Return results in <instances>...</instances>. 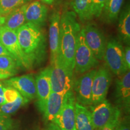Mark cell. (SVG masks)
I'll return each mask as SVG.
<instances>
[{
    "mask_svg": "<svg viewBox=\"0 0 130 130\" xmlns=\"http://www.w3.org/2000/svg\"><path fill=\"white\" fill-rule=\"evenodd\" d=\"M6 101L5 100V98L3 96H0V105L6 103Z\"/></svg>",
    "mask_w": 130,
    "mask_h": 130,
    "instance_id": "obj_36",
    "label": "cell"
},
{
    "mask_svg": "<svg viewBox=\"0 0 130 130\" xmlns=\"http://www.w3.org/2000/svg\"><path fill=\"white\" fill-rule=\"evenodd\" d=\"M48 15V8L39 1H35L27 4L25 11L27 23L42 27L46 22Z\"/></svg>",
    "mask_w": 130,
    "mask_h": 130,
    "instance_id": "obj_15",
    "label": "cell"
},
{
    "mask_svg": "<svg viewBox=\"0 0 130 130\" xmlns=\"http://www.w3.org/2000/svg\"><path fill=\"white\" fill-rule=\"evenodd\" d=\"M74 63V71L79 74L88 72L99 64V60L95 58L86 44L83 28L78 35Z\"/></svg>",
    "mask_w": 130,
    "mask_h": 130,
    "instance_id": "obj_6",
    "label": "cell"
},
{
    "mask_svg": "<svg viewBox=\"0 0 130 130\" xmlns=\"http://www.w3.org/2000/svg\"><path fill=\"white\" fill-rule=\"evenodd\" d=\"M27 4L28 3L13 10L5 16V22L3 26L10 30L16 31L27 23L25 20V11Z\"/></svg>",
    "mask_w": 130,
    "mask_h": 130,
    "instance_id": "obj_19",
    "label": "cell"
},
{
    "mask_svg": "<svg viewBox=\"0 0 130 130\" xmlns=\"http://www.w3.org/2000/svg\"><path fill=\"white\" fill-rule=\"evenodd\" d=\"M103 58L110 71L117 76L120 77L129 71L125 64L122 45L116 39L107 42Z\"/></svg>",
    "mask_w": 130,
    "mask_h": 130,
    "instance_id": "obj_7",
    "label": "cell"
},
{
    "mask_svg": "<svg viewBox=\"0 0 130 130\" xmlns=\"http://www.w3.org/2000/svg\"><path fill=\"white\" fill-rule=\"evenodd\" d=\"M4 55H6V56H11L9 52L7 51V50H6V48H5V47L3 46L2 44H1V45H0V56H4Z\"/></svg>",
    "mask_w": 130,
    "mask_h": 130,
    "instance_id": "obj_32",
    "label": "cell"
},
{
    "mask_svg": "<svg viewBox=\"0 0 130 130\" xmlns=\"http://www.w3.org/2000/svg\"><path fill=\"white\" fill-rule=\"evenodd\" d=\"M64 95L61 93L51 92L49 96L42 113L45 119L47 122H53L54 119L60 111L63 104Z\"/></svg>",
    "mask_w": 130,
    "mask_h": 130,
    "instance_id": "obj_17",
    "label": "cell"
},
{
    "mask_svg": "<svg viewBox=\"0 0 130 130\" xmlns=\"http://www.w3.org/2000/svg\"><path fill=\"white\" fill-rule=\"evenodd\" d=\"M110 1V0H106V3H105V4H106L107 3H108V1Z\"/></svg>",
    "mask_w": 130,
    "mask_h": 130,
    "instance_id": "obj_37",
    "label": "cell"
},
{
    "mask_svg": "<svg viewBox=\"0 0 130 130\" xmlns=\"http://www.w3.org/2000/svg\"><path fill=\"white\" fill-rule=\"evenodd\" d=\"M73 73L74 71L68 67L59 55L51 62V92L65 95L72 90L74 83Z\"/></svg>",
    "mask_w": 130,
    "mask_h": 130,
    "instance_id": "obj_4",
    "label": "cell"
},
{
    "mask_svg": "<svg viewBox=\"0 0 130 130\" xmlns=\"http://www.w3.org/2000/svg\"><path fill=\"white\" fill-rule=\"evenodd\" d=\"M0 41L10 54L21 68L30 69L33 66L32 61L22 51L18 40L16 31L10 30L4 26L0 28Z\"/></svg>",
    "mask_w": 130,
    "mask_h": 130,
    "instance_id": "obj_5",
    "label": "cell"
},
{
    "mask_svg": "<svg viewBox=\"0 0 130 130\" xmlns=\"http://www.w3.org/2000/svg\"><path fill=\"white\" fill-rule=\"evenodd\" d=\"M40 1H42V2L44 3H46V4H51L53 3V1H54V0H40Z\"/></svg>",
    "mask_w": 130,
    "mask_h": 130,
    "instance_id": "obj_35",
    "label": "cell"
},
{
    "mask_svg": "<svg viewBox=\"0 0 130 130\" xmlns=\"http://www.w3.org/2000/svg\"><path fill=\"white\" fill-rule=\"evenodd\" d=\"M13 121L10 117L0 122V130H10L12 128Z\"/></svg>",
    "mask_w": 130,
    "mask_h": 130,
    "instance_id": "obj_29",
    "label": "cell"
},
{
    "mask_svg": "<svg viewBox=\"0 0 130 130\" xmlns=\"http://www.w3.org/2000/svg\"><path fill=\"white\" fill-rule=\"evenodd\" d=\"M3 83L7 87L14 89L22 96L29 101L36 98L35 78L32 74L10 78L3 81Z\"/></svg>",
    "mask_w": 130,
    "mask_h": 130,
    "instance_id": "obj_12",
    "label": "cell"
},
{
    "mask_svg": "<svg viewBox=\"0 0 130 130\" xmlns=\"http://www.w3.org/2000/svg\"><path fill=\"white\" fill-rule=\"evenodd\" d=\"M96 69H92L84 73L81 77L74 81L73 89L77 102L84 106H90L92 104V83Z\"/></svg>",
    "mask_w": 130,
    "mask_h": 130,
    "instance_id": "obj_11",
    "label": "cell"
},
{
    "mask_svg": "<svg viewBox=\"0 0 130 130\" xmlns=\"http://www.w3.org/2000/svg\"><path fill=\"white\" fill-rule=\"evenodd\" d=\"M60 14L54 11L50 17L49 27V45L51 51V62L60 55Z\"/></svg>",
    "mask_w": 130,
    "mask_h": 130,
    "instance_id": "obj_14",
    "label": "cell"
},
{
    "mask_svg": "<svg viewBox=\"0 0 130 130\" xmlns=\"http://www.w3.org/2000/svg\"><path fill=\"white\" fill-rule=\"evenodd\" d=\"M29 101L28 100L19 94L14 101L6 102L0 105V115L10 116V115L16 113L19 108L27 104Z\"/></svg>",
    "mask_w": 130,
    "mask_h": 130,
    "instance_id": "obj_24",
    "label": "cell"
},
{
    "mask_svg": "<svg viewBox=\"0 0 130 130\" xmlns=\"http://www.w3.org/2000/svg\"><path fill=\"white\" fill-rule=\"evenodd\" d=\"M4 22H5V16L0 15V28H1V27H3V26L4 25Z\"/></svg>",
    "mask_w": 130,
    "mask_h": 130,
    "instance_id": "obj_34",
    "label": "cell"
},
{
    "mask_svg": "<svg viewBox=\"0 0 130 130\" xmlns=\"http://www.w3.org/2000/svg\"><path fill=\"white\" fill-rule=\"evenodd\" d=\"M19 94L20 93L14 89L6 86L4 91V98L6 102H12L16 100V98L18 96Z\"/></svg>",
    "mask_w": 130,
    "mask_h": 130,
    "instance_id": "obj_27",
    "label": "cell"
},
{
    "mask_svg": "<svg viewBox=\"0 0 130 130\" xmlns=\"http://www.w3.org/2000/svg\"><path fill=\"white\" fill-rule=\"evenodd\" d=\"M115 130H130L129 121H128V120H125L119 122Z\"/></svg>",
    "mask_w": 130,
    "mask_h": 130,
    "instance_id": "obj_30",
    "label": "cell"
},
{
    "mask_svg": "<svg viewBox=\"0 0 130 130\" xmlns=\"http://www.w3.org/2000/svg\"><path fill=\"white\" fill-rule=\"evenodd\" d=\"M20 68L12 56L6 55L0 56V81L13 77L17 74Z\"/></svg>",
    "mask_w": 130,
    "mask_h": 130,
    "instance_id": "obj_20",
    "label": "cell"
},
{
    "mask_svg": "<svg viewBox=\"0 0 130 130\" xmlns=\"http://www.w3.org/2000/svg\"><path fill=\"white\" fill-rule=\"evenodd\" d=\"M123 57H124L125 64L128 71L130 69V48L129 46H126L123 49Z\"/></svg>",
    "mask_w": 130,
    "mask_h": 130,
    "instance_id": "obj_28",
    "label": "cell"
},
{
    "mask_svg": "<svg viewBox=\"0 0 130 130\" xmlns=\"http://www.w3.org/2000/svg\"><path fill=\"white\" fill-rule=\"evenodd\" d=\"M106 0H92V14L93 17L99 18L101 15Z\"/></svg>",
    "mask_w": 130,
    "mask_h": 130,
    "instance_id": "obj_26",
    "label": "cell"
},
{
    "mask_svg": "<svg viewBox=\"0 0 130 130\" xmlns=\"http://www.w3.org/2000/svg\"><path fill=\"white\" fill-rule=\"evenodd\" d=\"M118 35L120 40L129 45L130 42V10L128 6L119 17Z\"/></svg>",
    "mask_w": 130,
    "mask_h": 130,
    "instance_id": "obj_21",
    "label": "cell"
},
{
    "mask_svg": "<svg viewBox=\"0 0 130 130\" xmlns=\"http://www.w3.org/2000/svg\"><path fill=\"white\" fill-rule=\"evenodd\" d=\"M6 86L4 85L3 83H1L0 81V96H3L4 97V91L5 89H6Z\"/></svg>",
    "mask_w": 130,
    "mask_h": 130,
    "instance_id": "obj_33",
    "label": "cell"
},
{
    "mask_svg": "<svg viewBox=\"0 0 130 130\" xmlns=\"http://www.w3.org/2000/svg\"><path fill=\"white\" fill-rule=\"evenodd\" d=\"M0 45H1V41H0Z\"/></svg>",
    "mask_w": 130,
    "mask_h": 130,
    "instance_id": "obj_38",
    "label": "cell"
},
{
    "mask_svg": "<svg viewBox=\"0 0 130 130\" xmlns=\"http://www.w3.org/2000/svg\"><path fill=\"white\" fill-rule=\"evenodd\" d=\"M37 104L42 113L49 96L51 93V66L45 68L35 77Z\"/></svg>",
    "mask_w": 130,
    "mask_h": 130,
    "instance_id": "obj_13",
    "label": "cell"
},
{
    "mask_svg": "<svg viewBox=\"0 0 130 130\" xmlns=\"http://www.w3.org/2000/svg\"><path fill=\"white\" fill-rule=\"evenodd\" d=\"M111 81V74L107 68L102 67L96 70L92 83V105L105 100Z\"/></svg>",
    "mask_w": 130,
    "mask_h": 130,
    "instance_id": "obj_9",
    "label": "cell"
},
{
    "mask_svg": "<svg viewBox=\"0 0 130 130\" xmlns=\"http://www.w3.org/2000/svg\"><path fill=\"white\" fill-rule=\"evenodd\" d=\"M95 130H115L120 122L121 111L105 100L90 110Z\"/></svg>",
    "mask_w": 130,
    "mask_h": 130,
    "instance_id": "obj_3",
    "label": "cell"
},
{
    "mask_svg": "<svg viewBox=\"0 0 130 130\" xmlns=\"http://www.w3.org/2000/svg\"><path fill=\"white\" fill-rule=\"evenodd\" d=\"M18 40L22 51L33 65L41 62L46 50V40L41 27L26 23L16 31Z\"/></svg>",
    "mask_w": 130,
    "mask_h": 130,
    "instance_id": "obj_2",
    "label": "cell"
},
{
    "mask_svg": "<svg viewBox=\"0 0 130 130\" xmlns=\"http://www.w3.org/2000/svg\"><path fill=\"white\" fill-rule=\"evenodd\" d=\"M31 0H0V15L6 16L13 10Z\"/></svg>",
    "mask_w": 130,
    "mask_h": 130,
    "instance_id": "obj_25",
    "label": "cell"
},
{
    "mask_svg": "<svg viewBox=\"0 0 130 130\" xmlns=\"http://www.w3.org/2000/svg\"><path fill=\"white\" fill-rule=\"evenodd\" d=\"M75 126L76 130H95L90 110L77 102L75 103Z\"/></svg>",
    "mask_w": 130,
    "mask_h": 130,
    "instance_id": "obj_18",
    "label": "cell"
},
{
    "mask_svg": "<svg viewBox=\"0 0 130 130\" xmlns=\"http://www.w3.org/2000/svg\"><path fill=\"white\" fill-rule=\"evenodd\" d=\"M46 130H61L57 125L53 122H50L47 125Z\"/></svg>",
    "mask_w": 130,
    "mask_h": 130,
    "instance_id": "obj_31",
    "label": "cell"
},
{
    "mask_svg": "<svg viewBox=\"0 0 130 130\" xmlns=\"http://www.w3.org/2000/svg\"><path fill=\"white\" fill-rule=\"evenodd\" d=\"M124 0H110L105 4L101 14L102 19L107 24L116 22L118 18Z\"/></svg>",
    "mask_w": 130,
    "mask_h": 130,
    "instance_id": "obj_22",
    "label": "cell"
},
{
    "mask_svg": "<svg viewBox=\"0 0 130 130\" xmlns=\"http://www.w3.org/2000/svg\"><path fill=\"white\" fill-rule=\"evenodd\" d=\"M80 30L75 13L72 11L63 12L60 21V55L65 64L73 71L77 37Z\"/></svg>",
    "mask_w": 130,
    "mask_h": 130,
    "instance_id": "obj_1",
    "label": "cell"
},
{
    "mask_svg": "<svg viewBox=\"0 0 130 130\" xmlns=\"http://www.w3.org/2000/svg\"><path fill=\"white\" fill-rule=\"evenodd\" d=\"M75 103L72 89L65 94L62 107L53 122L61 130H76Z\"/></svg>",
    "mask_w": 130,
    "mask_h": 130,
    "instance_id": "obj_8",
    "label": "cell"
},
{
    "mask_svg": "<svg viewBox=\"0 0 130 130\" xmlns=\"http://www.w3.org/2000/svg\"><path fill=\"white\" fill-rule=\"evenodd\" d=\"M92 3V0H72L73 9L82 22L90 20L93 18Z\"/></svg>",
    "mask_w": 130,
    "mask_h": 130,
    "instance_id": "obj_23",
    "label": "cell"
},
{
    "mask_svg": "<svg viewBox=\"0 0 130 130\" xmlns=\"http://www.w3.org/2000/svg\"><path fill=\"white\" fill-rule=\"evenodd\" d=\"M86 44L98 60H102L104 56L107 42L101 30L93 25L83 28Z\"/></svg>",
    "mask_w": 130,
    "mask_h": 130,
    "instance_id": "obj_10",
    "label": "cell"
},
{
    "mask_svg": "<svg viewBox=\"0 0 130 130\" xmlns=\"http://www.w3.org/2000/svg\"><path fill=\"white\" fill-rule=\"evenodd\" d=\"M116 81V98L119 107L129 111L130 72H126Z\"/></svg>",
    "mask_w": 130,
    "mask_h": 130,
    "instance_id": "obj_16",
    "label": "cell"
}]
</instances>
